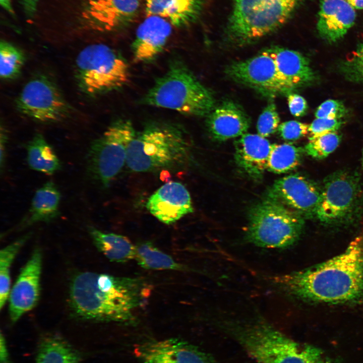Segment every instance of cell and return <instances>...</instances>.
I'll return each instance as SVG.
<instances>
[{
	"mask_svg": "<svg viewBox=\"0 0 363 363\" xmlns=\"http://www.w3.org/2000/svg\"><path fill=\"white\" fill-rule=\"evenodd\" d=\"M274 280L282 290L301 301L334 305L363 302V230L342 253Z\"/></svg>",
	"mask_w": 363,
	"mask_h": 363,
	"instance_id": "obj_1",
	"label": "cell"
},
{
	"mask_svg": "<svg viewBox=\"0 0 363 363\" xmlns=\"http://www.w3.org/2000/svg\"><path fill=\"white\" fill-rule=\"evenodd\" d=\"M150 292L149 285L141 278L81 272L70 284V306L82 319L130 324Z\"/></svg>",
	"mask_w": 363,
	"mask_h": 363,
	"instance_id": "obj_2",
	"label": "cell"
},
{
	"mask_svg": "<svg viewBox=\"0 0 363 363\" xmlns=\"http://www.w3.org/2000/svg\"><path fill=\"white\" fill-rule=\"evenodd\" d=\"M222 331L259 363H342L322 348L297 342L259 318L222 320Z\"/></svg>",
	"mask_w": 363,
	"mask_h": 363,
	"instance_id": "obj_3",
	"label": "cell"
},
{
	"mask_svg": "<svg viewBox=\"0 0 363 363\" xmlns=\"http://www.w3.org/2000/svg\"><path fill=\"white\" fill-rule=\"evenodd\" d=\"M190 151L189 138L182 127L155 122L136 134L128 147L126 164L137 172L173 169L190 159Z\"/></svg>",
	"mask_w": 363,
	"mask_h": 363,
	"instance_id": "obj_4",
	"label": "cell"
},
{
	"mask_svg": "<svg viewBox=\"0 0 363 363\" xmlns=\"http://www.w3.org/2000/svg\"><path fill=\"white\" fill-rule=\"evenodd\" d=\"M142 102L194 116L207 115L215 104L210 90L177 60H173L166 72L157 78Z\"/></svg>",
	"mask_w": 363,
	"mask_h": 363,
	"instance_id": "obj_5",
	"label": "cell"
},
{
	"mask_svg": "<svg viewBox=\"0 0 363 363\" xmlns=\"http://www.w3.org/2000/svg\"><path fill=\"white\" fill-rule=\"evenodd\" d=\"M302 0H232L226 39L237 46L253 42L274 31L291 15Z\"/></svg>",
	"mask_w": 363,
	"mask_h": 363,
	"instance_id": "obj_6",
	"label": "cell"
},
{
	"mask_svg": "<svg viewBox=\"0 0 363 363\" xmlns=\"http://www.w3.org/2000/svg\"><path fill=\"white\" fill-rule=\"evenodd\" d=\"M304 225L301 214L268 197L250 210L246 239L261 248L286 249L298 240Z\"/></svg>",
	"mask_w": 363,
	"mask_h": 363,
	"instance_id": "obj_7",
	"label": "cell"
},
{
	"mask_svg": "<svg viewBox=\"0 0 363 363\" xmlns=\"http://www.w3.org/2000/svg\"><path fill=\"white\" fill-rule=\"evenodd\" d=\"M75 74L81 90L91 96L120 88L130 77L124 58L115 50L102 43L89 45L79 52Z\"/></svg>",
	"mask_w": 363,
	"mask_h": 363,
	"instance_id": "obj_8",
	"label": "cell"
},
{
	"mask_svg": "<svg viewBox=\"0 0 363 363\" xmlns=\"http://www.w3.org/2000/svg\"><path fill=\"white\" fill-rule=\"evenodd\" d=\"M362 199L359 176L350 171L338 170L324 180L316 217L327 224L348 222L359 213Z\"/></svg>",
	"mask_w": 363,
	"mask_h": 363,
	"instance_id": "obj_9",
	"label": "cell"
},
{
	"mask_svg": "<svg viewBox=\"0 0 363 363\" xmlns=\"http://www.w3.org/2000/svg\"><path fill=\"white\" fill-rule=\"evenodd\" d=\"M136 134L130 121L120 119L110 125L91 145L88 169L103 186H108L126 163L128 147Z\"/></svg>",
	"mask_w": 363,
	"mask_h": 363,
	"instance_id": "obj_10",
	"label": "cell"
},
{
	"mask_svg": "<svg viewBox=\"0 0 363 363\" xmlns=\"http://www.w3.org/2000/svg\"><path fill=\"white\" fill-rule=\"evenodd\" d=\"M22 114L42 123L59 122L68 117L71 108L50 79L39 75L30 80L16 100Z\"/></svg>",
	"mask_w": 363,
	"mask_h": 363,
	"instance_id": "obj_11",
	"label": "cell"
},
{
	"mask_svg": "<svg viewBox=\"0 0 363 363\" xmlns=\"http://www.w3.org/2000/svg\"><path fill=\"white\" fill-rule=\"evenodd\" d=\"M226 73L234 81L266 96L288 95L293 91L279 73L267 49L251 58L231 63L226 68Z\"/></svg>",
	"mask_w": 363,
	"mask_h": 363,
	"instance_id": "obj_12",
	"label": "cell"
},
{
	"mask_svg": "<svg viewBox=\"0 0 363 363\" xmlns=\"http://www.w3.org/2000/svg\"><path fill=\"white\" fill-rule=\"evenodd\" d=\"M321 189L303 175L294 174L277 180L268 197L274 199L302 216H316Z\"/></svg>",
	"mask_w": 363,
	"mask_h": 363,
	"instance_id": "obj_13",
	"label": "cell"
},
{
	"mask_svg": "<svg viewBox=\"0 0 363 363\" xmlns=\"http://www.w3.org/2000/svg\"><path fill=\"white\" fill-rule=\"evenodd\" d=\"M134 352L143 363H217L198 347L178 338L142 343Z\"/></svg>",
	"mask_w": 363,
	"mask_h": 363,
	"instance_id": "obj_14",
	"label": "cell"
},
{
	"mask_svg": "<svg viewBox=\"0 0 363 363\" xmlns=\"http://www.w3.org/2000/svg\"><path fill=\"white\" fill-rule=\"evenodd\" d=\"M139 7V0H85L82 15L90 28L112 31L133 20Z\"/></svg>",
	"mask_w": 363,
	"mask_h": 363,
	"instance_id": "obj_15",
	"label": "cell"
},
{
	"mask_svg": "<svg viewBox=\"0 0 363 363\" xmlns=\"http://www.w3.org/2000/svg\"><path fill=\"white\" fill-rule=\"evenodd\" d=\"M42 253L36 248L33 252L9 295V315L13 323L17 322L38 303L40 290Z\"/></svg>",
	"mask_w": 363,
	"mask_h": 363,
	"instance_id": "obj_16",
	"label": "cell"
},
{
	"mask_svg": "<svg viewBox=\"0 0 363 363\" xmlns=\"http://www.w3.org/2000/svg\"><path fill=\"white\" fill-rule=\"evenodd\" d=\"M146 207L159 221L170 224L193 212L191 195L182 183H167L148 199Z\"/></svg>",
	"mask_w": 363,
	"mask_h": 363,
	"instance_id": "obj_17",
	"label": "cell"
},
{
	"mask_svg": "<svg viewBox=\"0 0 363 363\" xmlns=\"http://www.w3.org/2000/svg\"><path fill=\"white\" fill-rule=\"evenodd\" d=\"M171 25L161 17L147 16L139 26L132 44L134 61L148 62L158 55L171 33Z\"/></svg>",
	"mask_w": 363,
	"mask_h": 363,
	"instance_id": "obj_18",
	"label": "cell"
},
{
	"mask_svg": "<svg viewBox=\"0 0 363 363\" xmlns=\"http://www.w3.org/2000/svg\"><path fill=\"white\" fill-rule=\"evenodd\" d=\"M355 10L347 0H322L320 6L317 29L329 43L341 40L353 26Z\"/></svg>",
	"mask_w": 363,
	"mask_h": 363,
	"instance_id": "obj_19",
	"label": "cell"
},
{
	"mask_svg": "<svg viewBox=\"0 0 363 363\" xmlns=\"http://www.w3.org/2000/svg\"><path fill=\"white\" fill-rule=\"evenodd\" d=\"M207 115L208 131L212 138L218 141L241 136L250 125V118L241 107L230 100L215 107Z\"/></svg>",
	"mask_w": 363,
	"mask_h": 363,
	"instance_id": "obj_20",
	"label": "cell"
},
{
	"mask_svg": "<svg viewBox=\"0 0 363 363\" xmlns=\"http://www.w3.org/2000/svg\"><path fill=\"white\" fill-rule=\"evenodd\" d=\"M272 147L266 138L246 133L234 142L235 162L247 175L259 179L267 169Z\"/></svg>",
	"mask_w": 363,
	"mask_h": 363,
	"instance_id": "obj_21",
	"label": "cell"
},
{
	"mask_svg": "<svg viewBox=\"0 0 363 363\" xmlns=\"http://www.w3.org/2000/svg\"><path fill=\"white\" fill-rule=\"evenodd\" d=\"M283 79L294 90L310 85L316 79L309 59L295 50L274 47L267 49Z\"/></svg>",
	"mask_w": 363,
	"mask_h": 363,
	"instance_id": "obj_22",
	"label": "cell"
},
{
	"mask_svg": "<svg viewBox=\"0 0 363 363\" xmlns=\"http://www.w3.org/2000/svg\"><path fill=\"white\" fill-rule=\"evenodd\" d=\"M201 0H146L147 16H155L182 27L196 20L202 8Z\"/></svg>",
	"mask_w": 363,
	"mask_h": 363,
	"instance_id": "obj_23",
	"label": "cell"
},
{
	"mask_svg": "<svg viewBox=\"0 0 363 363\" xmlns=\"http://www.w3.org/2000/svg\"><path fill=\"white\" fill-rule=\"evenodd\" d=\"M60 194L54 183L48 181L35 192L30 207L21 222L23 226L49 222L58 215Z\"/></svg>",
	"mask_w": 363,
	"mask_h": 363,
	"instance_id": "obj_24",
	"label": "cell"
},
{
	"mask_svg": "<svg viewBox=\"0 0 363 363\" xmlns=\"http://www.w3.org/2000/svg\"><path fill=\"white\" fill-rule=\"evenodd\" d=\"M89 232L98 250L110 261L125 263L134 259L135 246L127 237L93 227L89 228Z\"/></svg>",
	"mask_w": 363,
	"mask_h": 363,
	"instance_id": "obj_25",
	"label": "cell"
},
{
	"mask_svg": "<svg viewBox=\"0 0 363 363\" xmlns=\"http://www.w3.org/2000/svg\"><path fill=\"white\" fill-rule=\"evenodd\" d=\"M27 162L30 167L37 171L52 174L60 169V161L52 147L44 137L36 134L27 147Z\"/></svg>",
	"mask_w": 363,
	"mask_h": 363,
	"instance_id": "obj_26",
	"label": "cell"
},
{
	"mask_svg": "<svg viewBox=\"0 0 363 363\" xmlns=\"http://www.w3.org/2000/svg\"><path fill=\"white\" fill-rule=\"evenodd\" d=\"M134 259L142 268L150 270H182L183 267L169 255L145 241L135 246Z\"/></svg>",
	"mask_w": 363,
	"mask_h": 363,
	"instance_id": "obj_27",
	"label": "cell"
},
{
	"mask_svg": "<svg viewBox=\"0 0 363 363\" xmlns=\"http://www.w3.org/2000/svg\"><path fill=\"white\" fill-rule=\"evenodd\" d=\"M304 152L290 143L272 144L267 169L278 174L290 171L300 165Z\"/></svg>",
	"mask_w": 363,
	"mask_h": 363,
	"instance_id": "obj_28",
	"label": "cell"
},
{
	"mask_svg": "<svg viewBox=\"0 0 363 363\" xmlns=\"http://www.w3.org/2000/svg\"><path fill=\"white\" fill-rule=\"evenodd\" d=\"M79 359L76 351L65 342L48 338L40 344L36 363H79Z\"/></svg>",
	"mask_w": 363,
	"mask_h": 363,
	"instance_id": "obj_29",
	"label": "cell"
},
{
	"mask_svg": "<svg viewBox=\"0 0 363 363\" xmlns=\"http://www.w3.org/2000/svg\"><path fill=\"white\" fill-rule=\"evenodd\" d=\"M29 238L24 235L1 250L0 252V309L5 306L10 293V269L20 249Z\"/></svg>",
	"mask_w": 363,
	"mask_h": 363,
	"instance_id": "obj_30",
	"label": "cell"
},
{
	"mask_svg": "<svg viewBox=\"0 0 363 363\" xmlns=\"http://www.w3.org/2000/svg\"><path fill=\"white\" fill-rule=\"evenodd\" d=\"M25 59L23 52L6 41L0 43V76L4 80L12 79L20 73Z\"/></svg>",
	"mask_w": 363,
	"mask_h": 363,
	"instance_id": "obj_31",
	"label": "cell"
},
{
	"mask_svg": "<svg viewBox=\"0 0 363 363\" xmlns=\"http://www.w3.org/2000/svg\"><path fill=\"white\" fill-rule=\"evenodd\" d=\"M340 141V136L337 132L328 133L309 140L304 150L311 157L322 159L336 150Z\"/></svg>",
	"mask_w": 363,
	"mask_h": 363,
	"instance_id": "obj_32",
	"label": "cell"
},
{
	"mask_svg": "<svg viewBox=\"0 0 363 363\" xmlns=\"http://www.w3.org/2000/svg\"><path fill=\"white\" fill-rule=\"evenodd\" d=\"M340 71L348 81L363 83V43L342 62Z\"/></svg>",
	"mask_w": 363,
	"mask_h": 363,
	"instance_id": "obj_33",
	"label": "cell"
},
{
	"mask_svg": "<svg viewBox=\"0 0 363 363\" xmlns=\"http://www.w3.org/2000/svg\"><path fill=\"white\" fill-rule=\"evenodd\" d=\"M280 118L275 104L270 102L260 115L257 124L258 135L267 137L275 132L278 128Z\"/></svg>",
	"mask_w": 363,
	"mask_h": 363,
	"instance_id": "obj_34",
	"label": "cell"
},
{
	"mask_svg": "<svg viewBox=\"0 0 363 363\" xmlns=\"http://www.w3.org/2000/svg\"><path fill=\"white\" fill-rule=\"evenodd\" d=\"M309 125L296 120H289L279 125L277 131L284 140L295 141L308 135Z\"/></svg>",
	"mask_w": 363,
	"mask_h": 363,
	"instance_id": "obj_35",
	"label": "cell"
},
{
	"mask_svg": "<svg viewBox=\"0 0 363 363\" xmlns=\"http://www.w3.org/2000/svg\"><path fill=\"white\" fill-rule=\"evenodd\" d=\"M342 125L341 119L316 118L309 125V140L328 133L336 132Z\"/></svg>",
	"mask_w": 363,
	"mask_h": 363,
	"instance_id": "obj_36",
	"label": "cell"
},
{
	"mask_svg": "<svg viewBox=\"0 0 363 363\" xmlns=\"http://www.w3.org/2000/svg\"><path fill=\"white\" fill-rule=\"evenodd\" d=\"M346 113L343 104L338 100L329 99L321 103L315 111L316 118L341 119Z\"/></svg>",
	"mask_w": 363,
	"mask_h": 363,
	"instance_id": "obj_37",
	"label": "cell"
},
{
	"mask_svg": "<svg viewBox=\"0 0 363 363\" xmlns=\"http://www.w3.org/2000/svg\"><path fill=\"white\" fill-rule=\"evenodd\" d=\"M287 100L289 110L293 116L299 117L306 113L307 102L302 96L292 92L287 95Z\"/></svg>",
	"mask_w": 363,
	"mask_h": 363,
	"instance_id": "obj_38",
	"label": "cell"
},
{
	"mask_svg": "<svg viewBox=\"0 0 363 363\" xmlns=\"http://www.w3.org/2000/svg\"><path fill=\"white\" fill-rule=\"evenodd\" d=\"M39 0H21L26 17L29 20L33 19Z\"/></svg>",
	"mask_w": 363,
	"mask_h": 363,
	"instance_id": "obj_39",
	"label": "cell"
},
{
	"mask_svg": "<svg viewBox=\"0 0 363 363\" xmlns=\"http://www.w3.org/2000/svg\"><path fill=\"white\" fill-rule=\"evenodd\" d=\"M9 353L5 339L2 334L0 340V360L1 363H8Z\"/></svg>",
	"mask_w": 363,
	"mask_h": 363,
	"instance_id": "obj_40",
	"label": "cell"
},
{
	"mask_svg": "<svg viewBox=\"0 0 363 363\" xmlns=\"http://www.w3.org/2000/svg\"><path fill=\"white\" fill-rule=\"evenodd\" d=\"M6 141V135L4 131L3 132L2 130H1V167L3 166V163L4 161L5 158V145Z\"/></svg>",
	"mask_w": 363,
	"mask_h": 363,
	"instance_id": "obj_41",
	"label": "cell"
},
{
	"mask_svg": "<svg viewBox=\"0 0 363 363\" xmlns=\"http://www.w3.org/2000/svg\"><path fill=\"white\" fill-rule=\"evenodd\" d=\"M1 6L10 15L14 16L15 12L12 5L11 0H0Z\"/></svg>",
	"mask_w": 363,
	"mask_h": 363,
	"instance_id": "obj_42",
	"label": "cell"
},
{
	"mask_svg": "<svg viewBox=\"0 0 363 363\" xmlns=\"http://www.w3.org/2000/svg\"><path fill=\"white\" fill-rule=\"evenodd\" d=\"M347 1L355 10H363V0H347Z\"/></svg>",
	"mask_w": 363,
	"mask_h": 363,
	"instance_id": "obj_43",
	"label": "cell"
},
{
	"mask_svg": "<svg viewBox=\"0 0 363 363\" xmlns=\"http://www.w3.org/2000/svg\"><path fill=\"white\" fill-rule=\"evenodd\" d=\"M361 164H362V166L363 167V151H362V158H361Z\"/></svg>",
	"mask_w": 363,
	"mask_h": 363,
	"instance_id": "obj_44",
	"label": "cell"
}]
</instances>
